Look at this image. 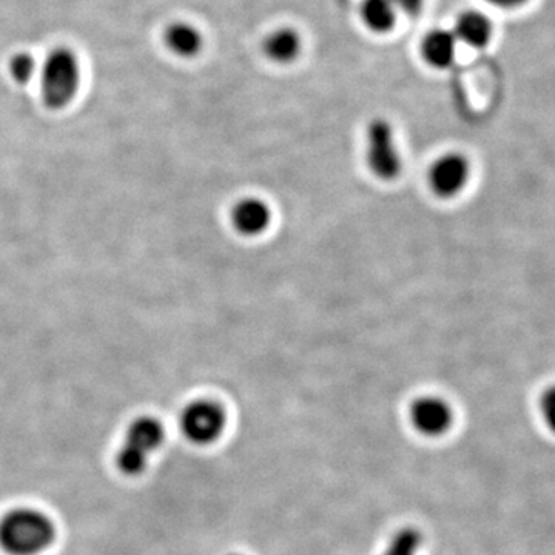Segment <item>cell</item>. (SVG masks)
Here are the masks:
<instances>
[{"instance_id":"1","label":"cell","mask_w":555,"mask_h":555,"mask_svg":"<svg viewBox=\"0 0 555 555\" xmlns=\"http://www.w3.org/2000/svg\"><path fill=\"white\" fill-rule=\"evenodd\" d=\"M54 537L53 521L39 511H11L0 521V546L10 555L43 553L54 542Z\"/></svg>"},{"instance_id":"8","label":"cell","mask_w":555,"mask_h":555,"mask_svg":"<svg viewBox=\"0 0 555 555\" xmlns=\"http://www.w3.org/2000/svg\"><path fill=\"white\" fill-rule=\"evenodd\" d=\"M272 211L262 199L246 198L232 208V224L243 236H259L270 228Z\"/></svg>"},{"instance_id":"3","label":"cell","mask_w":555,"mask_h":555,"mask_svg":"<svg viewBox=\"0 0 555 555\" xmlns=\"http://www.w3.org/2000/svg\"><path fill=\"white\" fill-rule=\"evenodd\" d=\"M164 426L152 416L134 420L127 430L126 440L118 454V466L127 476H139L149 465L150 456L163 444Z\"/></svg>"},{"instance_id":"5","label":"cell","mask_w":555,"mask_h":555,"mask_svg":"<svg viewBox=\"0 0 555 555\" xmlns=\"http://www.w3.org/2000/svg\"><path fill=\"white\" fill-rule=\"evenodd\" d=\"M367 166L375 177L393 181L400 177L401 163L392 127L385 119L371 122L367 129Z\"/></svg>"},{"instance_id":"19","label":"cell","mask_w":555,"mask_h":555,"mask_svg":"<svg viewBox=\"0 0 555 555\" xmlns=\"http://www.w3.org/2000/svg\"><path fill=\"white\" fill-rule=\"evenodd\" d=\"M232 555H241V554H232Z\"/></svg>"},{"instance_id":"18","label":"cell","mask_w":555,"mask_h":555,"mask_svg":"<svg viewBox=\"0 0 555 555\" xmlns=\"http://www.w3.org/2000/svg\"><path fill=\"white\" fill-rule=\"evenodd\" d=\"M488 2L500 7V9H516V7L524 5L528 0H488Z\"/></svg>"},{"instance_id":"9","label":"cell","mask_w":555,"mask_h":555,"mask_svg":"<svg viewBox=\"0 0 555 555\" xmlns=\"http://www.w3.org/2000/svg\"><path fill=\"white\" fill-rule=\"evenodd\" d=\"M491 22L477 11H467L456 21L455 38L474 49H483L491 40Z\"/></svg>"},{"instance_id":"14","label":"cell","mask_w":555,"mask_h":555,"mask_svg":"<svg viewBox=\"0 0 555 555\" xmlns=\"http://www.w3.org/2000/svg\"><path fill=\"white\" fill-rule=\"evenodd\" d=\"M423 534L414 526H406L396 532L382 555H418L423 547Z\"/></svg>"},{"instance_id":"7","label":"cell","mask_w":555,"mask_h":555,"mask_svg":"<svg viewBox=\"0 0 555 555\" xmlns=\"http://www.w3.org/2000/svg\"><path fill=\"white\" fill-rule=\"evenodd\" d=\"M469 163L460 153H448L434 164L429 171V185L440 198H452L469 181Z\"/></svg>"},{"instance_id":"2","label":"cell","mask_w":555,"mask_h":555,"mask_svg":"<svg viewBox=\"0 0 555 555\" xmlns=\"http://www.w3.org/2000/svg\"><path fill=\"white\" fill-rule=\"evenodd\" d=\"M80 61L75 51L60 47L51 51L40 68L42 101L51 109L67 107L78 94Z\"/></svg>"},{"instance_id":"11","label":"cell","mask_w":555,"mask_h":555,"mask_svg":"<svg viewBox=\"0 0 555 555\" xmlns=\"http://www.w3.org/2000/svg\"><path fill=\"white\" fill-rule=\"evenodd\" d=\"M455 35L444 30L429 33L423 46L427 62L434 67L447 68L455 57Z\"/></svg>"},{"instance_id":"6","label":"cell","mask_w":555,"mask_h":555,"mask_svg":"<svg viewBox=\"0 0 555 555\" xmlns=\"http://www.w3.org/2000/svg\"><path fill=\"white\" fill-rule=\"evenodd\" d=\"M411 422L416 433L426 437H441L448 434L454 423V411L440 397L416 398L411 406Z\"/></svg>"},{"instance_id":"13","label":"cell","mask_w":555,"mask_h":555,"mask_svg":"<svg viewBox=\"0 0 555 555\" xmlns=\"http://www.w3.org/2000/svg\"><path fill=\"white\" fill-rule=\"evenodd\" d=\"M363 16L371 30L389 31L397 20L396 3L392 0H364Z\"/></svg>"},{"instance_id":"4","label":"cell","mask_w":555,"mask_h":555,"mask_svg":"<svg viewBox=\"0 0 555 555\" xmlns=\"http://www.w3.org/2000/svg\"><path fill=\"white\" fill-rule=\"evenodd\" d=\"M179 425L189 441L198 447H208L224 434L228 415L217 401H193L182 411Z\"/></svg>"},{"instance_id":"16","label":"cell","mask_w":555,"mask_h":555,"mask_svg":"<svg viewBox=\"0 0 555 555\" xmlns=\"http://www.w3.org/2000/svg\"><path fill=\"white\" fill-rule=\"evenodd\" d=\"M540 411H542L543 422L547 429L555 436V386L545 390L540 400Z\"/></svg>"},{"instance_id":"17","label":"cell","mask_w":555,"mask_h":555,"mask_svg":"<svg viewBox=\"0 0 555 555\" xmlns=\"http://www.w3.org/2000/svg\"><path fill=\"white\" fill-rule=\"evenodd\" d=\"M392 2L396 3L398 9H401L404 13L409 14L418 13L423 7V0H392Z\"/></svg>"},{"instance_id":"12","label":"cell","mask_w":555,"mask_h":555,"mask_svg":"<svg viewBox=\"0 0 555 555\" xmlns=\"http://www.w3.org/2000/svg\"><path fill=\"white\" fill-rule=\"evenodd\" d=\"M299 50H301V40L297 33L288 30V28L273 33L266 42V53L280 64L294 61L298 56Z\"/></svg>"},{"instance_id":"15","label":"cell","mask_w":555,"mask_h":555,"mask_svg":"<svg viewBox=\"0 0 555 555\" xmlns=\"http://www.w3.org/2000/svg\"><path fill=\"white\" fill-rule=\"evenodd\" d=\"M38 72V62L30 53H17L11 57L10 75L17 83H28Z\"/></svg>"},{"instance_id":"10","label":"cell","mask_w":555,"mask_h":555,"mask_svg":"<svg viewBox=\"0 0 555 555\" xmlns=\"http://www.w3.org/2000/svg\"><path fill=\"white\" fill-rule=\"evenodd\" d=\"M166 42L169 49L181 57L196 56L203 49L201 33L192 25L184 24V22L170 25L166 33Z\"/></svg>"}]
</instances>
